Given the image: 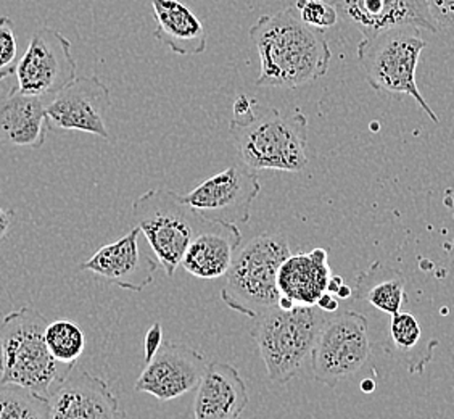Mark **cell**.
I'll return each mask as SVG.
<instances>
[{
	"instance_id": "cell-30",
	"label": "cell",
	"mask_w": 454,
	"mask_h": 419,
	"mask_svg": "<svg viewBox=\"0 0 454 419\" xmlns=\"http://www.w3.org/2000/svg\"><path fill=\"white\" fill-rule=\"evenodd\" d=\"M317 308H321L324 313H333V312H337L339 310V300L333 294H329V292H325L323 297L317 300Z\"/></svg>"
},
{
	"instance_id": "cell-10",
	"label": "cell",
	"mask_w": 454,
	"mask_h": 419,
	"mask_svg": "<svg viewBox=\"0 0 454 419\" xmlns=\"http://www.w3.org/2000/svg\"><path fill=\"white\" fill-rule=\"evenodd\" d=\"M260 191L262 184L254 170L232 165L184 194L183 201L205 218L245 225Z\"/></svg>"
},
{
	"instance_id": "cell-21",
	"label": "cell",
	"mask_w": 454,
	"mask_h": 419,
	"mask_svg": "<svg viewBox=\"0 0 454 419\" xmlns=\"http://www.w3.org/2000/svg\"><path fill=\"white\" fill-rule=\"evenodd\" d=\"M355 294L358 300H364L377 310L394 316L402 312L406 300V280L402 271L394 270L384 263H372L369 270L363 271L356 278Z\"/></svg>"
},
{
	"instance_id": "cell-19",
	"label": "cell",
	"mask_w": 454,
	"mask_h": 419,
	"mask_svg": "<svg viewBox=\"0 0 454 419\" xmlns=\"http://www.w3.org/2000/svg\"><path fill=\"white\" fill-rule=\"evenodd\" d=\"M331 281L329 255L324 249L290 255L278 273L280 296L295 306H316Z\"/></svg>"
},
{
	"instance_id": "cell-27",
	"label": "cell",
	"mask_w": 454,
	"mask_h": 419,
	"mask_svg": "<svg viewBox=\"0 0 454 419\" xmlns=\"http://www.w3.org/2000/svg\"><path fill=\"white\" fill-rule=\"evenodd\" d=\"M427 5L438 31L454 29V0H427Z\"/></svg>"
},
{
	"instance_id": "cell-2",
	"label": "cell",
	"mask_w": 454,
	"mask_h": 419,
	"mask_svg": "<svg viewBox=\"0 0 454 419\" xmlns=\"http://www.w3.org/2000/svg\"><path fill=\"white\" fill-rule=\"evenodd\" d=\"M49 321L35 306L25 305L0 323V383L15 384L47 397L74 365L53 359L45 344Z\"/></svg>"
},
{
	"instance_id": "cell-23",
	"label": "cell",
	"mask_w": 454,
	"mask_h": 419,
	"mask_svg": "<svg viewBox=\"0 0 454 419\" xmlns=\"http://www.w3.org/2000/svg\"><path fill=\"white\" fill-rule=\"evenodd\" d=\"M45 344L53 359L60 363L76 365L86 349V336L74 321L57 320L45 328Z\"/></svg>"
},
{
	"instance_id": "cell-14",
	"label": "cell",
	"mask_w": 454,
	"mask_h": 419,
	"mask_svg": "<svg viewBox=\"0 0 454 419\" xmlns=\"http://www.w3.org/2000/svg\"><path fill=\"white\" fill-rule=\"evenodd\" d=\"M51 419H126L110 385L88 371L70 376L49 395Z\"/></svg>"
},
{
	"instance_id": "cell-11",
	"label": "cell",
	"mask_w": 454,
	"mask_h": 419,
	"mask_svg": "<svg viewBox=\"0 0 454 419\" xmlns=\"http://www.w3.org/2000/svg\"><path fill=\"white\" fill-rule=\"evenodd\" d=\"M112 105L110 89L97 76L76 78L45 107L51 130L79 131L112 140L106 114Z\"/></svg>"
},
{
	"instance_id": "cell-12",
	"label": "cell",
	"mask_w": 454,
	"mask_h": 419,
	"mask_svg": "<svg viewBox=\"0 0 454 419\" xmlns=\"http://www.w3.org/2000/svg\"><path fill=\"white\" fill-rule=\"evenodd\" d=\"M207 365L192 347L163 342L136 381V392L150 393L160 402L176 400L199 387Z\"/></svg>"
},
{
	"instance_id": "cell-20",
	"label": "cell",
	"mask_w": 454,
	"mask_h": 419,
	"mask_svg": "<svg viewBox=\"0 0 454 419\" xmlns=\"http://www.w3.org/2000/svg\"><path fill=\"white\" fill-rule=\"evenodd\" d=\"M155 37L177 55H200L207 51V31L200 18L181 0H152Z\"/></svg>"
},
{
	"instance_id": "cell-31",
	"label": "cell",
	"mask_w": 454,
	"mask_h": 419,
	"mask_svg": "<svg viewBox=\"0 0 454 419\" xmlns=\"http://www.w3.org/2000/svg\"><path fill=\"white\" fill-rule=\"evenodd\" d=\"M341 284H345L343 278H340V276H331V281H329V284H327V292L335 296L337 290L340 289Z\"/></svg>"
},
{
	"instance_id": "cell-16",
	"label": "cell",
	"mask_w": 454,
	"mask_h": 419,
	"mask_svg": "<svg viewBox=\"0 0 454 419\" xmlns=\"http://www.w3.org/2000/svg\"><path fill=\"white\" fill-rule=\"evenodd\" d=\"M248 402L247 385L236 368L211 361L197 387L193 418L239 419Z\"/></svg>"
},
{
	"instance_id": "cell-28",
	"label": "cell",
	"mask_w": 454,
	"mask_h": 419,
	"mask_svg": "<svg viewBox=\"0 0 454 419\" xmlns=\"http://www.w3.org/2000/svg\"><path fill=\"white\" fill-rule=\"evenodd\" d=\"M161 336H163V332H161V324L155 323L152 328H150L149 332H147V336H145V344H144V349H145V361L149 363L150 360L155 357V353H157L160 347H161Z\"/></svg>"
},
{
	"instance_id": "cell-33",
	"label": "cell",
	"mask_w": 454,
	"mask_h": 419,
	"mask_svg": "<svg viewBox=\"0 0 454 419\" xmlns=\"http://www.w3.org/2000/svg\"><path fill=\"white\" fill-rule=\"evenodd\" d=\"M361 387H363V392H374V387H376V384H374L372 381H369V379H366V381H363V384H361Z\"/></svg>"
},
{
	"instance_id": "cell-5",
	"label": "cell",
	"mask_w": 454,
	"mask_h": 419,
	"mask_svg": "<svg viewBox=\"0 0 454 419\" xmlns=\"http://www.w3.org/2000/svg\"><path fill=\"white\" fill-rule=\"evenodd\" d=\"M325 321V313L317 306H274L254 318L252 336L272 383L287 384L298 375Z\"/></svg>"
},
{
	"instance_id": "cell-13",
	"label": "cell",
	"mask_w": 454,
	"mask_h": 419,
	"mask_svg": "<svg viewBox=\"0 0 454 419\" xmlns=\"http://www.w3.org/2000/svg\"><path fill=\"white\" fill-rule=\"evenodd\" d=\"M339 18L356 28L363 37L394 28H419L437 33L430 17L427 0H327Z\"/></svg>"
},
{
	"instance_id": "cell-22",
	"label": "cell",
	"mask_w": 454,
	"mask_h": 419,
	"mask_svg": "<svg viewBox=\"0 0 454 419\" xmlns=\"http://www.w3.org/2000/svg\"><path fill=\"white\" fill-rule=\"evenodd\" d=\"M0 419H51L49 399L20 385L2 384Z\"/></svg>"
},
{
	"instance_id": "cell-3",
	"label": "cell",
	"mask_w": 454,
	"mask_h": 419,
	"mask_svg": "<svg viewBox=\"0 0 454 419\" xmlns=\"http://www.w3.org/2000/svg\"><path fill=\"white\" fill-rule=\"evenodd\" d=\"M237 154L250 170L298 173L308 166V120L256 104L254 114L229 122Z\"/></svg>"
},
{
	"instance_id": "cell-17",
	"label": "cell",
	"mask_w": 454,
	"mask_h": 419,
	"mask_svg": "<svg viewBox=\"0 0 454 419\" xmlns=\"http://www.w3.org/2000/svg\"><path fill=\"white\" fill-rule=\"evenodd\" d=\"M240 242L237 225L210 219L187 247L181 266L199 280H218L231 268Z\"/></svg>"
},
{
	"instance_id": "cell-26",
	"label": "cell",
	"mask_w": 454,
	"mask_h": 419,
	"mask_svg": "<svg viewBox=\"0 0 454 419\" xmlns=\"http://www.w3.org/2000/svg\"><path fill=\"white\" fill-rule=\"evenodd\" d=\"M17 57L15 25L9 17H0V81L15 76Z\"/></svg>"
},
{
	"instance_id": "cell-24",
	"label": "cell",
	"mask_w": 454,
	"mask_h": 419,
	"mask_svg": "<svg viewBox=\"0 0 454 419\" xmlns=\"http://www.w3.org/2000/svg\"><path fill=\"white\" fill-rule=\"evenodd\" d=\"M295 9L306 27L315 28L319 31L335 27L340 20L337 9L327 0H297Z\"/></svg>"
},
{
	"instance_id": "cell-34",
	"label": "cell",
	"mask_w": 454,
	"mask_h": 419,
	"mask_svg": "<svg viewBox=\"0 0 454 419\" xmlns=\"http://www.w3.org/2000/svg\"><path fill=\"white\" fill-rule=\"evenodd\" d=\"M451 258H453V262H454V250H453V255H451Z\"/></svg>"
},
{
	"instance_id": "cell-1",
	"label": "cell",
	"mask_w": 454,
	"mask_h": 419,
	"mask_svg": "<svg viewBox=\"0 0 454 419\" xmlns=\"http://www.w3.org/2000/svg\"><path fill=\"white\" fill-rule=\"evenodd\" d=\"M250 39L262 63L258 88H301L331 68L333 52L323 31L306 27L292 9L258 18Z\"/></svg>"
},
{
	"instance_id": "cell-18",
	"label": "cell",
	"mask_w": 454,
	"mask_h": 419,
	"mask_svg": "<svg viewBox=\"0 0 454 419\" xmlns=\"http://www.w3.org/2000/svg\"><path fill=\"white\" fill-rule=\"evenodd\" d=\"M44 99L12 89L0 97V142L10 147L41 149L51 130Z\"/></svg>"
},
{
	"instance_id": "cell-9",
	"label": "cell",
	"mask_w": 454,
	"mask_h": 419,
	"mask_svg": "<svg viewBox=\"0 0 454 419\" xmlns=\"http://www.w3.org/2000/svg\"><path fill=\"white\" fill-rule=\"evenodd\" d=\"M76 70L70 39L52 28H39L17 63L13 89L25 96L53 99L76 79Z\"/></svg>"
},
{
	"instance_id": "cell-6",
	"label": "cell",
	"mask_w": 454,
	"mask_h": 419,
	"mask_svg": "<svg viewBox=\"0 0 454 419\" xmlns=\"http://www.w3.org/2000/svg\"><path fill=\"white\" fill-rule=\"evenodd\" d=\"M420 31L419 28H394L363 37L356 57L371 88L379 92L412 97L428 118L438 123L437 114L420 94L416 83L420 55L427 47Z\"/></svg>"
},
{
	"instance_id": "cell-8",
	"label": "cell",
	"mask_w": 454,
	"mask_h": 419,
	"mask_svg": "<svg viewBox=\"0 0 454 419\" xmlns=\"http://www.w3.org/2000/svg\"><path fill=\"white\" fill-rule=\"evenodd\" d=\"M371 355L366 316L356 312L327 320L311 352L313 375L324 385L339 384L356 375Z\"/></svg>"
},
{
	"instance_id": "cell-15",
	"label": "cell",
	"mask_w": 454,
	"mask_h": 419,
	"mask_svg": "<svg viewBox=\"0 0 454 419\" xmlns=\"http://www.w3.org/2000/svg\"><path fill=\"white\" fill-rule=\"evenodd\" d=\"M140 229L131 231L116 242L98 249L81 270L90 271L118 288L142 292L153 282L160 263L140 250Z\"/></svg>"
},
{
	"instance_id": "cell-25",
	"label": "cell",
	"mask_w": 454,
	"mask_h": 419,
	"mask_svg": "<svg viewBox=\"0 0 454 419\" xmlns=\"http://www.w3.org/2000/svg\"><path fill=\"white\" fill-rule=\"evenodd\" d=\"M420 337H422V329L414 314L400 312L392 316L390 339L395 349L410 352L419 344Z\"/></svg>"
},
{
	"instance_id": "cell-35",
	"label": "cell",
	"mask_w": 454,
	"mask_h": 419,
	"mask_svg": "<svg viewBox=\"0 0 454 419\" xmlns=\"http://www.w3.org/2000/svg\"><path fill=\"white\" fill-rule=\"evenodd\" d=\"M239 419H240V418H239Z\"/></svg>"
},
{
	"instance_id": "cell-7",
	"label": "cell",
	"mask_w": 454,
	"mask_h": 419,
	"mask_svg": "<svg viewBox=\"0 0 454 419\" xmlns=\"http://www.w3.org/2000/svg\"><path fill=\"white\" fill-rule=\"evenodd\" d=\"M132 219L168 278L175 276L193 237L210 221L189 207L181 194L165 187L137 197L132 203Z\"/></svg>"
},
{
	"instance_id": "cell-29",
	"label": "cell",
	"mask_w": 454,
	"mask_h": 419,
	"mask_svg": "<svg viewBox=\"0 0 454 419\" xmlns=\"http://www.w3.org/2000/svg\"><path fill=\"white\" fill-rule=\"evenodd\" d=\"M13 219H15L13 210H5L0 207V241L9 234Z\"/></svg>"
},
{
	"instance_id": "cell-32",
	"label": "cell",
	"mask_w": 454,
	"mask_h": 419,
	"mask_svg": "<svg viewBox=\"0 0 454 419\" xmlns=\"http://www.w3.org/2000/svg\"><path fill=\"white\" fill-rule=\"evenodd\" d=\"M353 294V289L349 288L348 284H341L340 289L337 290L335 297L337 298H349Z\"/></svg>"
},
{
	"instance_id": "cell-4",
	"label": "cell",
	"mask_w": 454,
	"mask_h": 419,
	"mask_svg": "<svg viewBox=\"0 0 454 419\" xmlns=\"http://www.w3.org/2000/svg\"><path fill=\"white\" fill-rule=\"evenodd\" d=\"M290 255L286 237L279 234H262L240 245L224 274L221 300L254 320L279 306L278 273Z\"/></svg>"
}]
</instances>
